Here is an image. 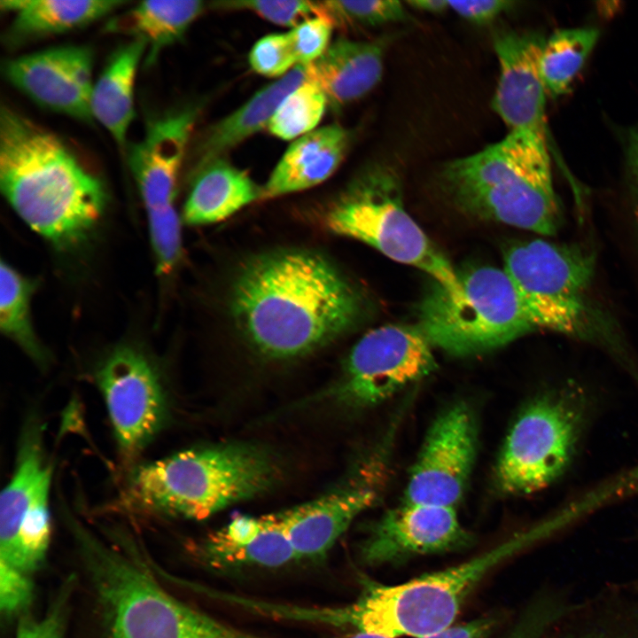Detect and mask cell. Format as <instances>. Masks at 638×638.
<instances>
[{
    "mask_svg": "<svg viewBox=\"0 0 638 638\" xmlns=\"http://www.w3.org/2000/svg\"><path fill=\"white\" fill-rule=\"evenodd\" d=\"M230 307L238 329L256 351L289 359L347 332L362 316V300L324 257L284 250L244 265L233 283Z\"/></svg>",
    "mask_w": 638,
    "mask_h": 638,
    "instance_id": "1",
    "label": "cell"
},
{
    "mask_svg": "<svg viewBox=\"0 0 638 638\" xmlns=\"http://www.w3.org/2000/svg\"><path fill=\"white\" fill-rule=\"evenodd\" d=\"M0 186L21 220L61 248L83 240L106 205L102 182L56 135L4 105Z\"/></svg>",
    "mask_w": 638,
    "mask_h": 638,
    "instance_id": "2",
    "label": "cell"
},
{
    "mask_svg": "<svg viewBox=\"0 0 638 638\" xmlns=\"http://www.w3.org/2000/svg\"><path fill=\"white\" fill-rule=\"evenodd\" d=\"M441 181L454 203L473 216L549 236L562 224L548 142L533 133L510 130L482 151L448 162Z\"/></svg>",
    "mask_w": 638,
    "mask_h": 638,
    "instance_id": "3",
    "label": "cell"
},
{
    "mask_svg": "<svg viewBox=\"0 0 638 638\" xmlns=\"http://www.w3.org/2000/svg\"><path fill=\"white\" fill-rule=\"evenodd\" d=\"M552 528L550 522H545L468 561L401 584L368 582L354 603L309 608L307 619L388 638L435 634L453 625L466 598L487 572Z\"/></svg>",
    "mask_w": 638,
    "mask_h": 638,
    "instance_id": "4",
    "label": "cell"
},
{
    "mask_svg": "<svg viewBox=\"0 0 638 638\" xmlns=\"http://www.w3.org/2000/svg\"><path fill=\"white\" fill-rule=\"evenodd\" d=\"M279 475L271 455L248 444L194 448L138 467L128 499L144 510L206 518L269 489Z\"/></svg>",
    "mask_w": 638,
    "mask_h": 638,
    "instance_id": "5",
    "label": "cell"
},
{
    "mask_svg": "<svg viewBox=\"0 0 638 638\" xmlns=\"http://www.w3.org/2000/svg\"><path fill=\"white\" fill-rule=\"evenodd\" d=\"M109 638H256L180 601L136 557L76 529Z\"/></svg>",
    "mask_w": 638,
    "mask_h": 638,
    "instance_id": "6",
    "label": "cell"
},
{
    "mask_svg": "<svg viewBox=\"0 0 638 638\" xmlns=\"http://www.w3.org/2000/svg\"><path fill=\"white\" fill-rule=\"evenodd\" d=\"M592 400L575 383L537 395L512 424L496 466L503 493L525 495L561 479L577 457L591 417Z\"/></svg>",
    "mask_w": 638,
    "mask_h": 638,
    "instance_id": "7",
    "label": "cell"
},
{
    "mask_svg": "<svg viewBox=\"0 0 638 638\" xmlns=\"http://www.w3.org/2000/svg\"><path fill=\"white\" fill-rule=\"evenodd\" d=\"M463 296L439 284L418 307L417 328L432 346L458 356L492 351L533 331L504 269L474 268L459 275Z\"/></svg>",
    "mask_w": 638,
    "mask_h": 638,
    "instance_id": "8",
    "label": "cell"
},
{
    "mask_svg": "<svg viewBox=\"0 0 638 638\" xmlns=\"http://www.w3.org/2000/svg\"><path fill=\"white\" fill-rule=\"evenodd\" d=\"M397 173L388 166L366 170L326 216L329 229L362 241L390 259L434 278L455 299L463 296L459 274L405 209Z\"/></svg>",
    "mask_w": 638,
    "mask_h": 638,
    "instance_id": "9",
    "label": "cell"
},
{
    "mask_svg": "<svg viewBox=\"0 0 638 638\" xmlns=\"http://www.w3.org/2000/svg\"><path fill=\"white\" fill-rule=\"evenodd\" d=\"M435 368L432 346L417 326H382L365 334L353 347L335 396L352 406L373 405Z\"/></svg>",
    "mask_w": 638,
    "mask_h": 638,
    "instance_id": "10",
    "label": "cell"
},
{
    "mask_svg": "<svg viewBox=\"0 0 638 638\" xmlns=\"http://www.w3.org/2000/svg\"><path fill=\"white\" fill-rule=\"evenodd\" d=\"M97 379L121 450L134 456L166 418V399L158 375L140 352L121 347L103 363Z\"/></svg>",
    "mask_w": 638,
    "mask_h": 638,
    "instance_id": "11",
    "label": "cell"
},
{
    "mask_svg": "<svg viewBox=\"0 0 638 638\" xmlns=\"http://www.w3.org/2000/svg\"><path fill=\"white\" fill-rule=\"evenodd\" d=\"M476 443L475 422L468 407L456 404L442 412L412 468L404 502L455 508L473 467Z\"/></svg>",
    "mask_w": 638,
    "mask_h": 638,
    "instance_id": "12",
    "label": "cell"
},
{
    "mask_svg": "<svg viewBox=\"0 0 638 638\" xmlns=\"http://www.w3.org/2000/svg\"><path fill=\"white\" fill-rule=\"evenodd\" d=\"M93 54L83 45H62L7 60V81L37 105L89 122Z\"/></svg>",
    "mask_w": 638,
    "mask_h": 638,
    "instance_id": "13",
    "label": "cell"
},
{
    "mask_svg": "<svg viewBox=\"0 0 638 638\" xmlns=\"http://www.w3.org/2000/svg\"><path fill=\"white\" fill-rule=\"evenodd\" d=\"M503 269L524 310L531 311L563 300L586 299L595 261L582 248L534 239L509 247Z\"/></svg>",
    "mask_w": 638,
    "mask_h": 638,
    "instance_id": "14",
    "label": "cell"
},
{
    "mask_svg": "<svg viewBox=\"0 0 638 638\" xmlns=\"http://www.w3.org/2000/svg\"><path fill=\"white\" fill-rule=\"evenodd\" d=\"M545 41L531 31L503 29L494 35L500 74L492 106L510 130L528 131L548 142L547 93L540 72Z\"/></svg>",
    "mask_w": 638,
    "mask_h": 638,
    "instance_id": "15",
    "label": "cell"
},
{
    "mask_svg": "<svg viewBox=\"0 0 638 638\" xmlns=\"http://www.w3.org/2000/svg\"><path fill=\"white\" fill-rule=\"evenodd\" d=\"M471 540L455 508L404 502L373 525L360 546V556L367 564H383L454 550Z\"/></svg>",
    "mask_w": 638,
    "mask_h": 638,
    "instance_id": "16",
    "label": "cell"
},
{
    "mask_svg": "<svg viewBox=\"0 0 638 638\" xmlns=\"http://www.w3.org/2000/svg\"><path fill=\"white\" fill-rule=\"evenodd\" d=\"M197 110L186 107L150 122L141 141L128 153V164L146 212L174 206L178 175Z\"/></svg>",
    "mask_w": 638,
    "mask_h": 638,
    "instance_id": "17",
    "label": "cell"
},
{
    "mask_svg": "<svg viewBox=\"0 0 638 638\" xmlns=\"http://www.w3.org/2000/svg\"><path fill=\"white\" fill-rule=\"evenodd\" d=\"M376 499L374 488L360 485L335 490L281 512L298 559L324 556L354 518Z\"/></svg>",
    "mask_w": 638,
    "mask_h": 638,
    "instance_id": "18",
    "label": "cell"
},
{
    "mask_svg": "<svg viewBox=\"0 0 638 638\" xmlns=\"http://www.w3.org/2000/svg\"><path fill=\"white\" fill-rule=\"evenodd\" d=\"M199 552L214 567H278L298 559L280 513L235 517L208 535Z\"/></svg>",
    "mask_w": 638,
    "mask_h": 638,
    "instance_id": "19",
    "label": "cell"
},
{
    "mask_svg": "<svg viewBox=\"0 0 638 638\" xmlns=\"http://www.w3.org/2000/svg\"><path fill=\"white\" fill-rule=\"evenodd\" d=\"M386 41H334L307 68V81L318 85L328 103L340 108L367 95L380 82Z\"/></svg>",
    "mask_w": 638,
    "mask_h": 638,
    "instance_id": "20",
    "label": "cell"
},
{
    "mask_svg": "<svg viewBox=\"0 0 638 638\" xmlns=\"http://www.w3.org/2000/svg\"><path fill=\"white\" fill-rule=\"evenodd\" d=\"M350 135L330 125L296 139L284 153L263 187L262 198L300 191L329 178L342 162Z\"/></svg>",
    "mask_w": 638,
    "mask_h": 638,
    "instance_id": "21",
    "label": "cell"
},
{
    "mask_svg": "<svg viewBox=\"0 0 638 638\" xmlns=\"http://www.w3.org/2000/svg\"><path fill=\"white\" fill-rule=\"evenodd\" d=\"M126 4L121 0H2L0 6L13 14L5 37L14 46L83 27Z\"/></svg>",
    "mask_w": 638,
    "mask_h": 638,
    "instance_id": "22",
    "label": "cell"
},
{
    "mask_svg": "<svg viewBox=\"0 0 638 638\" xmlns=\"http://www.w3.org/2000/svg\"><path fill=\"white\" fill-rule=\"evenodd\" d=\"M147 47L132 39L110 57L94 82L89 107L92 120L97 121L123 147L135 117L134 91L136 74Z\"/></svg>",
    "mask_w": 638,
    "mask_h": 638,
    "instance_id": "23",
    "label": "cell"
},
{
    "mask_svg": "<svg viewBox=\"0 0 638 638\" xmlns=\"http://www.w3.org/2000/svg\"><path fill=\"white\" fill-rule=\"evenodd\" d=\"M198 169L183 210V219L189 224L222 221L262 198L263 187L257 185L246 172L221 158Z\"/></svg>",
    "mask_w": 638,
    "mask_h": 638,
    "instance_id": "24",
    "label": "cell"
},
{
    "mask_svg": "<svg viewBox=\"0 0 638 638\" xmlns=\"http://www.w3.org/2000/svg\"><path fill=\"white\" fill-rule=\"evenodd\" d=\"M307 81L306 66L297 65L277 81L257 91L234 113L215 124L202 141V166L268 127L284 98Z\"/></svg>",
    "mask_w": 638,
    "mask_h": 638,
    "instance_id": "25",
    "label": "cell"
},
{
    "mask_svg": "<svg viewBox=\"0 0 638 638\" xmlns=\"http://www.w3.org/2000/svg\"><path fill=\"white\" fill-rule=\"evenodd\" d=\"M204 9L198 0L144 1L112 18L105 31L145 43L147 65L159 52L180 40Z\"/></svg>",
    "mask_w": 638,
    "mask_h": 638,
    "instance_id": "26",
    "label": "cell"
},
{
    "mask_svg": "<svg viewBox=\"0 0 638 638\" xmlns=\"http://www.w3.org/2000/svg\"><path fill=\"white\" fill-rule=\"evenodd\" d=\"M598 37L596 28L579 27L558 30L545 41L540 72L548 95L556 97L568 90Z\"/></svg>",
    "mask_w": 638,
    "mask_h": 638,
    "instance_id": "27",
    "label": "cell"
},
{
    "mask_svg": "<svg viewBox=\"0 0 638 638\" xmlns=\"http://www.w3.org/2000/svg\"><path fill=\"white\" fill-rule=\"evenodd\" d=\"M35 283L5 261L0 268V328L32 359L43 363L46 358L30 318V300Z\"/></svg>",
    "mask_w": 638,
    "mask_h": 638,
    "instance_id": "28",
    "label": "cell"
},
{
    "mask_svg": "<svg viewBox=\"0 0 638 638\" xmlns=\"http://www.w3.org/2000/svg\"><path fill=\"white\" fill-rule=\"evenodd\" d=\"M327 97L315 83L307 81L289 94L272 117L268 128L284 140L314 131L325 112Z\"/></svg>",
    "mask_w": 638,
    "mask_h": 638,
    "instance_id": "29",
    "label": "cell"
},
{
    "mask_svg": "<svg viewBox=\"0 0 638 638\" xmlns=\"http://www.w3.org/2000/svg\"><path fill=\"white\" fill-rule=\"evenodd\" d=\"M325 15L335 23H354L363 26H377L386 23L406 21L408 12L400 1H323Z\"/></svg>",
    "mask_w": 638,
    "mask_h": 638,
    "instance_id": "30",
    "label": "cell"
},
{
    "mask_svg": "<svg viewBox=\"0 0 638 638\" xmlns=\"http://www.w3.org/2000/svg\"><path fill=\"white\" fill-rule=\"evenodd\" d=\"M215 4L220 9L248 10L268 21L292 28L308 19L326 16L322 2L253 0L218 2Z\"/></svg>",
    "mask_w": 638,
    "mask_h": 638,
    "instance_id": "31",
    "label": "cell"
},
{
    "mask_svg": "<svg viewBox=\"0 0 638 638\" xmlns=\"http://www.w3.org/2000/svg\"><path fill=\"white\" fill-rule=\"evenodd\" d=\"M149 233L161 275L169 274L181 256L180 220L175 206L147 213Z\"/></svg>",
    "mask_w": 638,
    "mask_h": 638,
    "instance_id": "32",
    "label": "cell"
},
{
    "mask_svg": "<svg viewBox=\"0 0 638 638\" xmlns=\"http://www.w3.org/2000/svg\"><path fill=\"white\" fill-rule=\"evenodd\" d=\"M254 72L268 77L284 76L298 65L288 33L270 34L258 40L249 53Z\"/></svg>",
    "mask_w": 638,
    "mask_h": 638,
    "instance_id": "33",
    "label": "cell"
},
{
    "mask_svg": "<svg viewBox=\"0 0 638 638\" xmlns=\"http://www.w3.org/2000/svg\"><path fill=\"white\" fill-rule=\"evenodd\" d=\"M334 23L328 16L305 20L289 31L298 65L308 66L330 46Z\"/></svg>",
    "mask_w": 638,
    "mask_h": 638,
    "instance_id": "34",
    "label": "cell"
},
{
    "mask_svg": "<svg viewBox=\"0 0 638 638\" xmlns=\"http://www.w3.org/2000/svg\"><path fill=\"white\" fill-rule=\"evenodd\" d=\"M568 610L565 604L555 598H540L525 610L505 638H542Z\"/></svg>",
    "mask_w": 638,
    "mask_h": 638,
    "instance_id": "35",
    "label": "cell"
},
{
    "mask_svg": "<svg viewBox=\"0 0 638 638\" xmlns=\"http://www.w3.org/2000/svg\"><path fill=\"white\" fill-rule=\"evenodd\" d=\"M30 576L0 561V610L3 614L10 617L30 605L34 595Z\"/></svg>",
    "mask_w": 638,
    "mask_h": 638,
    "instance_id": "36",
    "label": "cell"
},
{
    "mask_svg": "<svg viewBox=\"0 0 638 638\" xmlns=\"http://www.w3.org/2000/svg\"><path fill=\"white\" fill-rule=\"evenodd\" d=\"M69 590L70 587L62 589L43 618L20 619L15 638H66Z\"/></svg>",
    "mask_w": 638,
    "mask_h": 638,
    "instance_id": "37",
    "label": "cell"
},
{
    "mask_svg": "<svg viewBox=\"0 0 638 638\" xmlns=\"http://www.w3.org/2000/svg\"><path fill=\"white\" fill-rule=\"evenodd\" d=\"M559 638H638V623L628 619H599L566 629Z\"/></svg>",
    "mask_w": 638,
    "mask_h": 638,
    "instance_id": "38",
    "label": "cell"
},
{
    "mask_svg": "<svg viewBox=\"0 0 638 638\" xmlns=\"http://www.w3.org/2000/svg\"><path fill=\"white\" fill-rule=\"evenodd\" d=\"M513 4L506 0L449 1V9L470 22L483 25L494 20Z\"/></svg>",
    "mask_w": 638,
    "mask_h": 638,
    "instance_id": "39",
    "label": "cell"
},
{
    "mask_svg": "<svg viewBox=\"0 0 638 638\" xmlns=\"http://www.w3.org/2000/svg\"><path fill=\"white\" fill-rule=\"evenodd\" d=\"M495 622L491 617L478 618L419 638H488Z\"/></svg>",
    "mask_w": 638,
    "mask_h": 638,
    "instance_id": "40",
    "label": "cell"
},
{
    "mask_svg": "<svg viewBox=\"0 0 638 638\" xmlns=\"http://www.w3.org/2000/svg\"><path fill=\"white\" fill-rule=\"evenodd\" d=\"M407 4L412 8L432 13H440L449 9V1L446 0H414Z\"/></svg>",
    "mask_w": 638,
    "mask_h": 638,
    "instance_id": "41",
    "label": "cell"
},
{
    "mask_svg": "<svg viewBox=\"0 0 638 638\" xmlns=\"http://www.w3.org/2000/svg\"><path fill=\"white\" fill-rule=\"evenodd\" d=\"M627 163L631 176L638 185V130L631 138L628 148Z\"/></svg>",
    "mask_w": 638,
    "mask_h": 638,
    "instance_id": "42",
    "label": "cell"
},
{
    "mask_svg": "<svg viewBox=\"0 0 638 638\" xmlns=\"http://www.w3.org/2000/svg\"><path fill=\"white\" fill-rule=\"evenodd\" d=\"M339 638H388L385 636L371 634V633H366V632H355L353 634H346L345 636H341Z\"/></svg>",
    "mask_w": 638,
    "mask_h": 638,
    "instance_id": "43",
    "label": "cell"
}]
</instances>
